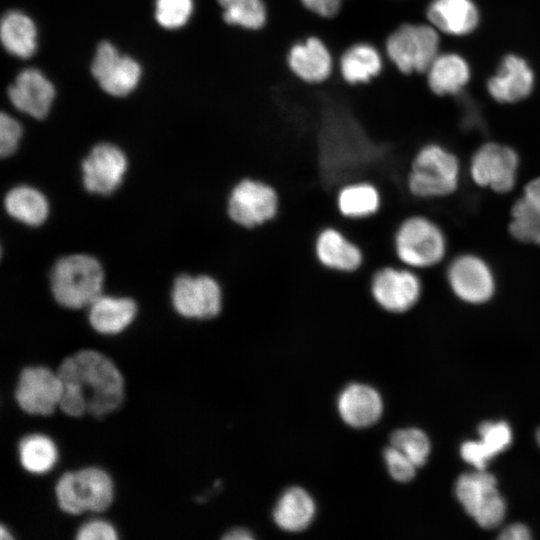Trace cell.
<instances>
[{"label": "cell", "mask_w": 540, "mask_h": 540, "mask_svg": "<svg viewBox=\"0 0 540 540\" xmlns=\"http://www.w3.org/2000/svg\"><path fill=\"white\" fill-rule=\"evenodd\" d=\"M57 375L63 385L59 408L69 416L89 413L102 417L117 409L123 399V378L103 354L81 350L65 358Z\"/></svg>", "instance_id": "6da1fadb"}, {"label": "cell", "mask_w": 540, "mask_h": 540, "mask_svg": "<svg viewBox=\"0 0 540 540\" xmlns=\"http://www.w3.org/2000/svg\"><path fill=\"white\" fill-rule=\"evenodd\" d=\"M382 50L400 75L422 74L440 53V33L428 22L404 21L386 36Z\"/></svg>", "instance_id": "7a4b0ae2"}, {"label": "cell", "mask_w": 540, "mask_h": 540, "mask_svg": "<svg viewBox=\"0 0 540 540\" xmlns=\"http://www.w3.org/2000/svg\"><path fill=\"white\" fill-rule=\"evenodd\" d=\"M281 208L278 188L270 181L250 175L231 187L226 200L228 218L246 231L268 226L279 217Z\"/></svg>", "instance_id": "3957f363"}, {"label": "cell", "mask_w": 540, "mask_h": 540, "mask_svg": "<svg viewBox=\"0 0 540 540\" xmlns=\"http://www.w3.org/2000/svg\"><path fill=\"white\" fill-rule=\"evenodd\" d=\"M104 273L98 260L87 254L62 257L54 265L51 291L62 306L72 309L89 306L101 295Z\"/></svg>", "instance_id": "277c9868"}, {"label": "cell", "mask_w": 540, "mask_h": 540, "mask_svg": "<svg viewBox=\"0 0 540 540\" xmlns=\"http://www.w3.org/2000/svg\"><path fill=\"white\" fill-rule=\"evenodd\" d=\"M458 179L459 163L455 155L431 143L421 147L412 159L407 187L415 197H440L452 193Z\"/></svg>", "instance_id": "5b68a950"}, {"label": "cell", "mask_w": 540, "mask_h": 540, "mask_svg": "<svg viewBox=\"0 0 540 540\" xmlns=\"http://www.w3.org/2000/svg\"><path fill=\"white\" fill-rule=\"evenodd\" d=\"M59 508L68 514L102 512L112 502L113 486L109 475L95 467L66 472L55 485Z\"/></svg>", "instance_id": "8992f818"}, {"label": "cell", "mask_w": 540, "mask_h": 540, "mask_svg": "<svg viewBox=\"0 0 540 540\" xmlns=\"http://www.w3.org/2000/svg\"><path fill=\"white\" fill-rule=\"evenodd\" d=\"M393 250L403 264L412 268H426L444 256L446 241L441 229L423 216L404 219L393 235Z\"/></svg>", "instance_id": "52a82bcc"}, {"label": "cell", "mask_w": 540, "mask_h": 540, "mask_svg": "<svg viewBox=\"0 0 540 540\" xmlns=\"http://www.w3.org/2000/svg\"><path fill=\"white\" fill-rule=\"evenodd\" d=\"M455 494L464 508L478 525L483 528L498 526L506 512L495 477L484 470L475 469L459 476Z\"/></svg>", "instance_id": "ba28073f"}, {"label": "cell", "mask_w": 540, "mask_h": 540, "mask_svg": "<svg viewBox=\"0 0 540 540\" xmlns=\"http://www.w3.org/2000/svg\"><path fill=\"white\" fill-rule=\"evenodd\" d=\"M311 250L318 266L343 276L358 273L367 259L363 247L343 228L332 224L317 230Z\"/></svg>", "instance_id": "9c48e42d"}, {"label": "cell", "mask_w": 540, "mask_h": 540, "mask_svg": "<svg viewBox=\"0 0 540 540\" xmlns=\"http://www.w3.org/2000/svg\"><path fill=\"white\" fill-rule=\"evenodd\" d=\"M367 292L378 307L399 314L416 305L421 296L422 284L413 271L384 265L371 273Z\"/></svg>", "instance_id": "30bf717a"}, {"label": "cell", "mask_w": 540, "mask_h": 540, "mask_svg": "<svg viewBox=\"0 0 540 540\" xmlns=\"http://www.w3.org/2000/svg\"><path fill=\"white\" fill-rule=\"evenodd\" d=\"M290 73L308 85H322L336 74V56L327 42L312 34L293 42L286 53Z\"/></svg>", "instance_id": "8fae6325"}, {"label": "cell", "mask_w": 540, "mask_h": 540, "mask_svg": "<svg viewBox=\"0 0 540 540\" xmlns=\"http://www.w3.org/2000/svg\"><path fill=\"white\" fill-rule=\"evenodd\" d=\"M171 298L175 310L187 318H214L223 305L222 288L209 275H180L174 282Z\"/></svg>", "instance_id": "7c38bea8"}, {"label": "cell", "mask_w": 540, "mask_h": 540, "mask_svg": "<svg viewBox=\"0 0 540 540\" xmlns=\"http://www.w3.org/2000/svg\"><path fill=\"white\" fill-rule=\"evenodd\" d=\"M519 158L511 147L489 142L474 153L470 173L476 184L505 193L516 182Z\"/></svg>", "instance_id": "4fadbf2b"}, {"label": "cell", "mask_w": 540, "mask_h": 540, "mask_svg": "<svg viewBox=\"0 0 540 540\" xmlns=\"http://www.w3.org/2000/svg\"><path fill=\"white\" fill-rule=\"evenodd\" d=\"M91 73L103 91L122 97L136 88L142 70L135 59L121 55L113 44L103 41L97 47Z\"/></svg>", "instance_id": "5bb4252c"}, {"label": "cell", "mask_w": 540, "mask_h": 540, "mask_svg": "<svg viewBox=\"0 0 540 540\" xmlns=\"http://www.w3.org/2000/svg\"><path fill=\"white\" fill-rule=\"evenodd\" d=\"M63 385L57 373L42 366L24 368L18 378L15 399L28 414L49 415L59 405Z\"/></svg>", "instance_id": "9a60e30c"}, {"label": "cell", "mask_w": 540, "mask_h": 540, "mask_svg": "<svg viewBox=\"0 0 540 540\" xmlns=\"http://www.w3.org/2000/svg\"><path fill=\"white\" fill-rule=\"evenodd\" d=\"M127 165L125 154L117 146L110 143L94 146L82 162L84 187L92 193H112L122 182Z\"/></svg>", "instance_id": "2e32d148"}, {"label": "cell", "mask_w": 540, "mask_h": 540, "mask_svg": "<svg viewBox=\"0 0 540 540\" xmlns=\"http://www.w3.org/2000/svg\"><path fill=\"white\" fill-rule=\"evenodd\" d=\"M447 276L452 291L465 302L481 304L494 294V275L487 263L477 256L457 257L451 262Z\"/></svg>", "instance_id": "e0dca14e"}, {"label": "cell", "mask_w": 540, "mask_h": 540, "mask_svg": "<svg viewBox=\"0 0 540 540\" xmlns=\"http://www.w3.org/2000/svg\"><path fill=\"white\" fill-rule=\"evenodd\" d=\"M487 92L496 102L513 104L526 99L535 87V72L518 54H507L486 83Z\"/></svg>", "instance_id": "ac0fdd59"}, {"label": "cell", "mask_w": 540, "mask_h": 540, "mask_svg": "<svg viewBox=\"0 0 540 540\" xmlns=\"http://www.w3.org/2000/svg\"><path fill=\"white\" fill-rule=\"evenodd\" d=\"M387 66L382 48L370 41L348 45L336 58V75L349 86L367 85Z\"/></svg>", "instance_id": "d6986e66"}, {"label": "cell", "mask_w": 540, "mask_h": 540, "mask_svg": "<svg viewBox=\"0 0 540 540\" xmlns=\"http://www.w3.org/2000/svg\"><path fill=\"white\" fill-rule=\"evenodd\" d=\"M13 106L36 119L47 116L55 98V88L45 75L35 68H26L8 89Z\"/></svg>", "instance_id": "ffe728a7"}, {"label": "cell", "mask_w": 540, "mask_h": 540, "mask_svg": "<svg viewBox=\"0 0 540 540\" xmlns=\"http://www.w3.org/2000/svg\"><path fill=\"white\" fill-rule=\"evenodd\" d=\"M425 16L439 33L454 37L470 35L480 23V11L473 0H430Z\"/></svg>", "instance_id": "44dd1931"}, {"label": "cell", "mask_w": 540, "mask_h": 540, "mask_svg": "<svg viewBox=\"0 0 540 540\" xmlns=\"http://www.w3.org/2000/svg\"><path fill=\"white\" fill-rule=\"evenodd\" d=\"M382 202L379 188L369 180L349 181L338 188L334 197L336 213L350 222L372 219L380 212Z\"/></svg>", "instance_id": "7402d4cb"}, {"label": "cell", "mask_w": 540, "mask_h": 540, "mask_svg": "<svg viewBox=\"0 0 540 540\" xmlns=\"http://www.w3.org/2000/svg\"><path fill=\"white\" fill-rule=\"evenodd\" d=\"M430 91L437 96L461 93L471 79L468 61L456 52H440L425 72Z\"/></svg>", "instance_id": "603a6c76"}, {"label": "cell", "mask_w": 540, "mask_h": 540, "mask_svg": "<svg viewBox=\"0 0 540 540\" xmlns=\"http://www.w3.org/2000/svg\"><path fill=\"white\" fill-rule=\"evenodd\" d=\"M337 406L344 422L356 428L373 425L383 411V402L377 390L358 383L347 386L341 392Z\"/></svg>", "instance_id": "cb8c5ba5"}, {"label": "cell", "mask_w": 540, "mask_h": 540, "mask_svg": "<svg viewBox=\"0 0 540 540\" xmlns=\"http://www.w3.org/2000/svg\"><path fill=\"white\" fill-rule=\"evenodd\" d=\"M480 438L462 443L460 454L475 469H486L487 464L512 443V431L505 421H485L478 428Z\"/></svg>", "instance_id": "d4e9b609"}, {"label": "cell", "mask_w": 540, "mask_h": 540, "mask_svg": "<svg viewBox=\"0 0 540 540\" xmlns=\"http://www.w3.org/2000/svg\"><path fill=\"white\" fill-rule=\"evenodd\" d=\"M511 214L512 236L524 243L540 244V177L525 186Z\"/></svg>", "instance_id": "484cf974"}, {"label": "cell", "mask_w": 540, "mask_h": 540, "mask_svg": "<svg viewBox=\"0 0 540 540\" xmlns=\"http://www.w3.org/2000/svg\"><path fill=\"white\" fill-rule=\"evenodd\" d=\"M137 307L126 297H97L89 305V322L102 334H116L124 330L134 319Z\"/></svg>", "instance_id": "4316f807"}, {"label": "cell", "mask_w": 540, "mask_h": 540, "mask_svg": "<svg viewBox=\"0 0 540 540\" xmlns=\"http://www.w3.org/2000/svg\"><path fill=\"white\" fill-rule=\"evenodd\" d=\"M315 503L307 491L300 487L287 489L273 511L275 523L288 532L304 530L315 515Z\"/></svg>", "instance_id": "83f0119b"}, {"label": "cell", "mask_w": 540, "mask_h": 540, "mask_svg": "<svg viewBox=\"0 0 540 540\" xmlns=\"http://www.w3.org/2000/svg\"><path fill=\"white\" fill-rule=\"evenodd\" d=\"M1 42L10 54L25 59L37 48V29L34 21L20 11L7 12L0 26Z\"/></svg>", "instance_id": "f1b7e54d"}, {"label": "cell", "mask_w": 540, "mask_h": 540, "mask_svg": "<svg viewBox=\"0 0 540 540\" xmlns=\"http://www.w3.org/2000/svg\"><path fill=\"white\" fill-rule=\"evenodd\" d=\"M4 206L11 217L29 226L42 224L49 211L46 197L26 185L12 188L5 196Z\"/></svg>", "instance_id": "f546056e"}, {"label": "cell", "mask_w": 540, "mask_h": 540, "mask_svg": "<svg viewBox=\"0 0 540 540\" xmlns=\"http://www.w3.org/2000/svg\"><path fill=\"white\" fill-rule=\"evenodd\" d=\"M225 25L249 32L262 30L268 22L265 0H216Z\"/></svg>", "instance_id": "4dcf8cb0"}, {"label": "cell", "mask_w": 540, "mask_h": 540, "mask_svg": "<svg viewBox=\"0 0 540 540\" xmlns=\"http://www.w3.org/2000/svg\"><path fill=\"white\" fill-rule=\"evenodd\" d=\"M19 459L22 467L31 473H44L55 463L57 451L45 435H28L19 442Z\"/></svg>", "instance_id": "1f68e13d"}, {"label": "cell", "mask_w": 540, "mask_h": 540, "mask_svg": "<svg viewBox=\"0 0 540 540\" xmlns=\"http://www.w3.org/2000/svg\"><path fill=\"white\" fill-rule=\"evenodd\" d=\"M392 446L404 453L417 467L425 464L430 453V441L418 428H405L393 432Z\"/></svg>", "instance_id": "d6a6232c"}, {"label": "cell", "mask_w": 540, "mask_h": 540, "mask_svg": "<svg viewBox=\"0 0 540 540\" xmlns=\"http://www.w3.org/2000/svg\"><path fill=\"white\" fill-rule=\"evenodd\" d=\"M193 11V0H155V19L166 29H178L185 26Z\"/></svg>", "instance_id": "836d02e7"}, {"label": "cell", "mask_w": 540, "mask_h": 540, "mask_svg": "<svg viewBox=\"0 0 540 540\" xmlns=\"http://www.w3.org/2000/svg\"><path fill=\"white\" fill-rule=\"evenodd\" d=\"M384 459L389 474L396 481L408 482L414 478L417 466L394 446L385 449Z\"/></svg>", "instance_id": "e575fe53"}, {"label": "cell", "mask_w": 540, "mask_h": 540, "mask_svg": "<svg viewBox=\"0 0 540 540\" xmlns=\"http://www.w3.org/2000/svg\"><path fill=\"white\" fill-rule=\"evenodd\" d=\"M22 135L20 123L10 115L2 112L0 116V154L10 156L15 152Z\"/></svg>", "instance_id": "d590c367"}, {"label": "cell", "mask_w": 540, "mask_h": 540, "mask_svg": "<svg viewBox=\"0 0 540 540\" xmlns=\"http://www.w3.org/2000/svg\"><path fill=\"white\" fill-rule=\"evenodd\" d=\"M78 540H115L117 534L112 525L103 520H92L77 531Z\"/></svg>", "instance_id": "8d00e7d4"}, {"label": "cell", "mask_w": 540, "mask_h": 540, "mask_svg": "<svg viewBox=\"0 0 540 540\" xmlns=\"http://www.w3.org/2000/svg\"><path fill=\"white\" fill-rule=\"evenodd\" d=\"M310 13L322 19L334 18L340 12L345 0H299Z\"/></svg>", "instance_id": "74e56055"}, {"label": "cell", "mask_w": 540, "mask_h": 540, "mask_svg": "<svg viewBox=\"0 0 540 540\" xmlns=\"http://www.w3.org/2000/svg\"><path fill=\"white\" fill-rule=\"evenodd\" d=\"M503 540H528L531 538L527 526L521 523H515L507 526L499 535Z\"/></svg>", "instance_id": "f35d334b"}, {"label": "cell", "mask_w": 540, "mask_h": 540, "mask_svg": "<svg viewBox=\"0 0 540 540\" xmlns=\"http://www.w3.org/2000/svg\"><path fill=\"white\" fill-rule=\"evenodd\" d=\"M226 540H251L254 536L250 531L244 528H235L228 531L224 536Z\"/></svg>", "instance_id": "ab89813d"}, {"label": "cell", "mask_w": 540, "mask_h": 540, "mask_svg": "<svg viewBox=\"0 0 540 540\" xmlns=\"http://www.w3.org/2000/svg\"><path fill=\"white\" fill-rule=\"evenodd\" d=\"M0 539H12V537L9 535V533H7L3 525H1L0 528Z\"/></svg>", "instance_id": "60d3db41"}, {"label": "cell", "mask_w": 540, "mask_h": 540, "mask_svg": "<svg viewBox=\"0 0 540 540\" xmlns=\"http://www.w3.org/2000/svg\"><path fill=\"white\" fill-rule=\"evenodd\" d=\"M536 440H537L538 445L540 446V428L536 432Z\"/></svg>", "instance_id": "b9f144b4"}]
</instances>
